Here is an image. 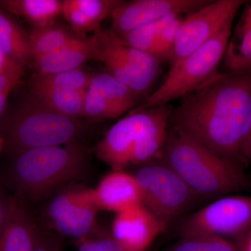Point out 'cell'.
Returning a JSON list of instances; mask_svg holds the SVG:
<instances>
[{
  "mask_svg": "<svg viewBox=\"0 0 251 251\" xmlns=\"http://www.w3.org/2000/svg\"><path fill=\"white\" fill-rule=\"evenodd\" d=\"M171 128L239 166L251 133V69L225 72L181 99Z\"/></svg>",
  "mask_w": 251,
  "mask_h": 251,
  "instance_id": "obj_1",
  "label": "cell"
},
{
  "mask_svg": "<svg viewBox=\"0 0 251 251\" xmlns=\"http://www.w3.org/2000/svg\"><path fill=\"white\" fill-rule=\"evenodd\" d=\"M161 156L198 198L217 199L250 186L242 166L211 152L171 127Z\"/></svg>",
  "mask_w": 251,
  "mask_h": 251,
  "instance_id": "obj_2",
  "label": "cell"
},
{
  "mask_svg": "<svg viewBox=\"0 0 251 251\" xmlns=\"http://www.w3.org/2000/svg\"><path fill=\"white\" fill-rule=\"evenodd\" d=\"M169 105L140 108L116 122L95 148L100 160L112 170L140 166L159 156L168 136Z\"/></svg>",
  "mask_w": 251,
  "mask_h": 251,
  "instance_id": "obj_3",
  "label": "cell"
},
{
  "mask_svg": "<svg viewBox=\"0 0 251 251\" xmlns=\"http://www.w3.org/2000/svg\"><path fill=\"white\" fill-rule=\"evenodd\" d=\"M90 160L88 150L77 142L30 149L15 154L9 178L21 194L39 199L82 177L88 171Z\"/></svg>",
  "mask_w": 251,
  "mask_h": 251,
  "instance_id": "obj_4",
  "label": "cell"
},
{
  "mask_svg": "<svg viewBox=\"0 0 251 251\" xmlns=\"http://www.w3.org/2000/svg\"><path fill=\"white\" fill-rule=\"evenodd\" d=\"M227 26L205 44L170 68L163 83L147 97L140 108L168 105L172 100L186 97L209 84L221 72L219 67L230 39Z\"/></svg>",
  "mask_w": 251,
  "mask_h": 251,
  "instance_id": "obj_5",
  "label": "cell"
},
{
  "mask_svg": "<svg viewBox=\"0 0 251 251\" xmlns=\"http://www.w3.org/2000/svg\"><path fill=\"white\" fill-rule=\"evenodd\" d=\"M82 131V125L77 119L54 111L34 99L15 114L4 130L15 154L30 149L76 142Z\"/></svg>",
  "mask_w": 251,
  "mask_h": 251,
  "instance_id": "obj_6",
  "label": "cell"
},
{
  "mask_svg": "<svg viewBox=\"0 0 251 251\" xmlns=\"http://www.w3.org/2000/svg\"><path fill=\"white\" fill-rule=\"evenodd\" d=\"M133 175L143 205L166 225L182 215L198 198L161 154L140 165Z\"/></svg>",
  "mask_w": 251,
  "mask_h": 251,
  "instance_id": "obj_7",
  "label": "cell"
},
{
  "mask_svg": "<svg viewBox=\"0 0 251 251\" xmlns=\"http://www.w3.org/2000/svg\"><path fill=\"white\" fill-rule=\"evenodd\" d=\"M93 59L103 62L109 74L140 97L154 83L161 59L126 44L111 29H99L91 36Z\"/></svg>",
  "mask_w": 251,
  "mask_h": 251,
  "instance_id": "obj_8",
  "label": "cell"
},
{
  "mask_svg": "<svg viewBox=\"0 0 251 251\" xmlns=\"http://www.w3.org/2000/svg\"><path fill=\"white\" fill-rule=\"evenodd\" d=\"M181 236L207 235L240 240L251 232V196L229 195L217 198L179 225Z\"/></svg>",
  "mask_w": 251,
  "mask_h": 251,
  "instance_id": "obj_9",
  "label": "cell"
},
{
  "mask_svg": "<svg viewBox=\"0 0 251 251\" xmlns=\"http://www.w3.org/2000/svg\"><path fill=\"white\" fill-rule=\"evenodd\" d=\"M243 0L209 1L183 20L168 60L171 68L199 49L223 30L232 25Z\"/></svg>",
  "mask_w": 251,
  "mask_h": 251,
  "instance_id": "obj_10",
  "label": "cell"
},
{
  "mask_svg": "<svg viewBox=\"0 0 251 251\" xmlns=\"http://www.w3.org/2000/svg\"><path fill=\"white\" fill-rule=\"evenodd\" d=\"M99 211L92 188H74L54 196L47 206L46 216L57 232L79 241L93 232Z\"/></svg>",
  "mask_w": 251,
  "mask_h": 251,
  "instance_id": "obj_11",
  "label": "cell"
},
{
  "mask_svg": "<svg viewBox=\"0 0 251 251\" xmlns=\"http://www.w3.org/2000/svg\"><path fill=\"white\" fill-rule=\"evenodd\" d=\"M208 0H132L119 1L112 10L110 29L121 35L168 15L191 14L207 4Z\"/></svg>",
  "mask_w": 251,
  "mask_h": 251,
  "instance_id": "obj_12",
  "label": "cell"
},
{
  "mask_svg": "<svg viewBox=\"0 0 251 251\" xmlns=\"http://www.w3.org/2000/svg\"><path fill=\"white\" fill-rule=\"evenodd\" d=\"M167 225L143 204L117 213L112 237L128 251H145Z\"/></svg>",
  "mask_w": 251,
  "mask_h": 251,
  "instance_id": "obj_13",
  "label": "cell"
},
{
  "mask_svg": "<svg viewBox=\"0 0 251 251\" xmlns=\"http://www.w3.org/2000/svg\"><path fill=\"white\" fill-rule=\"evenodd\" d=\"M92 196L99 210L120 213L141 205V193L134 175L124 170H112L100 180Z\"/></svg>",
  "mask_w": 251,
  "mask_h": 251,
  "instance_id": "obj_14",
  "label": "cell"
},
{
  "mask_svg": "<svg viewBox=\"0 0 251 251\" xmlns=\"http://www.w3.org/2000/svg\"><path fill=\"white\" fill-rule=\"evenodd\" d=\"M41 229L25 206L14 199L0 233V251H34Z\"/></svg>",
  "mask_w": 251,
  "mask_h": 251,
  "instance_id": "obj_15",
  "label": "cell"
},
{
  "mask_svg": "<svg viewBox=\"0 0 251 251\" xmlns=\"http://www.w3.org/2000/svg\"><path fill=\"white\" fill-rule=\"evenodd\" d=\"M93 59V47L91 38H74L58 49L35 59L39 75H48L80 68Z\"/></svg>",
  "mask_w": 251,
  "mask_h": 251,
  "instance_id": "obj_16",
  "label": "cell"
},
{
  "mask_svg": "<svg viewBox=\"0 0 251 251\" xmlns=\"http://www.w3.org/2000/svg\"><path fill=\"white\" fill-rule=\"evenodd\" d=\"M59 0H0V9L27 21L33 29L52 25L62 13Z\"/></svg>",
  "mask_w": 251,
  "mask_h": 251,
  "instance_id": "obj_17",
  "label": "cell"
},
{
  "mask_svg": "<svg viewBox=\"0 0 251 251\" xmlns=\"http://www.w3.org/2000/svg\"><path fill=\"white\" fill-rule=\"evenodd\" d=\"M0 48L24 67L32 59L29 36L8 13L0 9Z\"/></svg>",
  "mask_w": 251,
  "mask_h": 251,
  "instance_id": "obj_18",
  "label": "cell"
},
{
  "mask_svg": "<svg viewBox=\"0 0 251 251\" xmlns=\"http://www.w3.org/2000/svg\"><path fill=\"white\" fill-rule=\"evenodd\" d=\"M87 90L69 91L33 87L32 93L33 98L48 108L77 119L85 117Z\"/></svg>",
  "mask_w": 251,
  "mask_h": 251,
  "instance_id": "obj_19",
  "label": "cell"
},
{
  "mask_svg": "<svg viewBox=\"0 0 251 251\" xmlns=\"http://www.w3.org/2000/svg\"><path fill=\"white\" fill-rule=\"evenodd\" d=\"M90 87L100 94L122 115L133 108L141 97L108 72L93 75Z\"/></svg>",
  "mask_w": 251,
  "mask_h": 251,
  "instance_id": "obj_20",
  "label": "cell"
},
{
  "mask_svg": "<svg viewBox=\"0 0 251 251\" xmlns=\"http://www.w3.org/2000/svg\"><path fill=\"white\" fill-rule=\"evenodd\" d=\"M226 72L251 69V26L239 21L224 57Z\"/></svg>",
  "mask_w": 251,
  "mask_h": 251,
  "instance_id": "obj_21",
  "label": "cell"
},
{
  "mask_svg": "<svg viewBox=\"0 0 251 251\" xmlns=\"http://www.w3.org/2000/svg\"><path fill=\"white\" fill-rule=\"evenodd\" d=\"M29 36L31 57L34 60L58 49L75 38L67 29L55 24L43 29H33Z\"/></svg>",
  "mask_w": 251,
  "mask_h": 251,
  "instance_id": "obj_22",
  "label": "cell"
},
{
  "mask_svg": "<svg viewBox=\"0 0 251 251\" xmlns=\"http://www.w3.org/2000/svg\"><path fill=\"white\" fill-rule=\"evenodd\" d=\"M93 75L81 68L65 72L39 75L34 87L69 91L87 90L90 87Z\"/></svg>",
  "mask_w": 251,
  "mask_h": 251,
  "instance_id": "obj_23",
  "label": "cell"
},
{
  "mask_svg": "<svg viewBox=\"0 0 251 251\" xmlns=\"http://www.w3.org/2000/svg\"><path fill=\"white\" fill-rule=\"evenodd\" d=\"M179 16L181 15H168L154 22L147 23L118 36L127 45L151 54L158 31Z\"/></svg>",
  "mask_w": 251,
  "mask_h": 251,
  "instance_id": "obj_24",
  "label": "cell"
},
{
  "mask_svg": "<svg viewBox=\"0 0 251 251\" xmlns=\"http://www.w3.org/2000/svg\"><path fill=\"white\" fill-rule=\"evenodd\" d=\"M169 251H241L238 244L226 238L207 235L181 236Z\"/></svg>",
  "mask_w": 251,
  "mask_h": 251,
  "instance_id": "obj_25",
  "label": "cell"
},
{
  "mask_svg": "<svg viewBox=\"0 0 251 251\" xmlns=\"http://www.w3.org/2000/svg\"><path fill=\"white\" fill-rule=\"evenodd\" d=\"M116 108L92 87H89L85 100V117L95 120L117 118L121 116Z\"/></svg>",
  "mask_w": 251,
  "mask_h": 251,
  "instance_id": "obj_26",
  "label": "cell"
},
{
  "mask_svg": "<svg viewBox=\"0 0 251 251\" xmlns=\"http://www.w3.org/2000/svg\"><path fill=\"white\" fill-rule=\"evenodd\" d=\"M97 27L105 18L111 14L118 0H71Z\"/></svg>",
  "mask_w": 251,
  "mask_h": 251,
  "instance_id": "obj_27",
  "label": "cell"
},
{
  "mask_svg": "<svg viewBox=\"0 0 251 251\" xmlns=\"http://www.w3.org/2000/svg\"><path fill=\"white\" fill-rule=\"evenodd\" d=\"M183 20L184 18L179 16L158 31L154 45L151 50V54L156 56L161 60H168Z\"/></svg>",
  "mask_w": 251,
  "mask_h": 251,
  "instance_id": "obj_28",
  "label": "cell"
},
{
  "mask_svg": "<svg viewBox=\"0 0 251 251\" xmlns=\"http://www.w3.org/2000/svg\"><path fill=\"white\" fill-rule=\"evenodd\" d=\"M65 19L71 25L73 29L78 32H87V31H98L97 27L93 22L90 21L80 9L72 4L71 0L62 1V13Z\"/></svg>",
  "mask_w": 251,
  "mask_h": 251,
  "instance_id": "obj_29",
  "label": "cell"
},
{
  "mask_svg": "<svg viewBox=\"0 0 251 251\" xmlns=\"http://www.w3.org/2000/svg\"><path fill=\"white\" fill-rule=\"evenodd\" d=\"M23 67L21 64L16 63L0 73V114L4 110L9 94L22 77Z\"/></svg>",
  "mask_w": 251,
  "mask_h": 251,
  "instance_id": "obj_30",
  "label": "cell"
},
{
  "mask_svg": "<svg viewBox=\"0 0 251 251\" xmlns=\"http://www.w3.org/2000/svg\"><path fill=\"white\" fill-rule=\"evenodd\" d=\"M77 251H128L113 237H87L78 241Z\"/></svg>",
  "mask_w": 251,
  "mask_h": 251,
  "instance_id": "obj_31",
  "label": "cell"
},
{
  "mask_svg": "<svg viewBox=\"0 0 251 251\" xmlns=\"http://www.w3.org/2000/svg\"><path fill=\"white\" fill-rule=\"evenodd\" d=\"M34 251H64L60 240L54 234L40 230Z\"/></svg>",
  "mask_w": 251,
  "mask_h": 251,
  "instance_id": "obj_32",
  "label": "cell"
},
{
  "mask_svg": "<svg viewBox=\"0 0 251 251\" xmlns=\"http://www.w3.org/2000/svg\"><path fill=\"white\" fill-rule=\"evenodd\" d=\"M14 201V198L7 197L0 191V233L9 219Z\"/></svg>",
  "mask_w": 251,
  "mask_h": 251,
  "instance_id": "obj_33",
  "label": "cell"
},
{
  "mask_svg": "<svg viewBox=\"0 0 251 251\" xmlns=\"http://www.w3.org/2000/svg\"><path fill=\"white\" fill-rule=\"evenodd\" d=\"M15 61L12 60L4 53L2 49L0 48V73L4 72L9 67H12L14 64H16Z\"/></svg>",
  "mask_w": 251,
  "mask_h": 251,
  "instance_id": "obj_34",
  "label": "cell"
},
{
  "mask_svg": "<svg viewBox=\"0 0 251 251\" xmlns=\"http://www.w3.org/2000/svg\"><path fill=\"white\" fill-rule=\"evenodd\" d=\"M238 244L241 251H251V232L239 241Z\"/></svg>",
  "mask_w": 251,
  "mask_h": 251,
  "instance_id": "obj_35",
  "label": "cell"
},
{
  "mask_svg": "<svg viewBox=\"0 0 251 251\" xmlns=\"http://www.w3.org/2000/svg\"><path fill=\"white\" fill-rule=\"evenodd\" d=\"M240 21L251 26V2L249 3L246 6Z\"/></svg>",
  "mask_w": 251,
  "mask_h": 251,
  "instance_id": "obj_36",
  "label": "cell"
},
{
  "mask_svg": "<svg viewBox=\"0 0 251 251\" xmlns=\"http://www.w3.org/2000/svg\"><path fill=\"white\" fill-rule=\"evenodd\" d=\"M246 156H247V161L251 162V133L249 142H248L247 151H246Z\"/></svg>",
  "mask_w": 251,
  "mask_h": 251,
  "instance_id": "obj_37",
  "label": "cell"
},
{
  "mask_svg": "<svg viewBox=\"0 0 251 251\" xmlns=\"http://www.w3.org/2000/svg\"><path fill=\"white\" fill-rule=\"evenodd\" d=\"M3 140L1 137L0 136V150H1V146H2Z\"/></svg>",
  "mask_w": 251,
  "mask_h": 251,
  "instance_id": "obj_38",
  "label": "cell"
}]
</instances>
